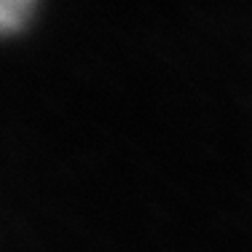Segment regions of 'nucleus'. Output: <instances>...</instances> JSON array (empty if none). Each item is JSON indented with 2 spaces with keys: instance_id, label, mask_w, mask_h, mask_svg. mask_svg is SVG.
<instances>
[{
  "instance_id": "1",
  "label": "nucleus",
  "mask_w": 252,
  "mask_h": 252,
  "mask_svg": "<svg viewBox=\"0 0 252 252\" xmlns=\"http://www.w3.org/2000/svg\"><path fill=\"white\" fill-rule=\"evenodd\" d=\"M35 0H0V35L16 32L32 14Z\"/></svg>"
}]
</instances>
